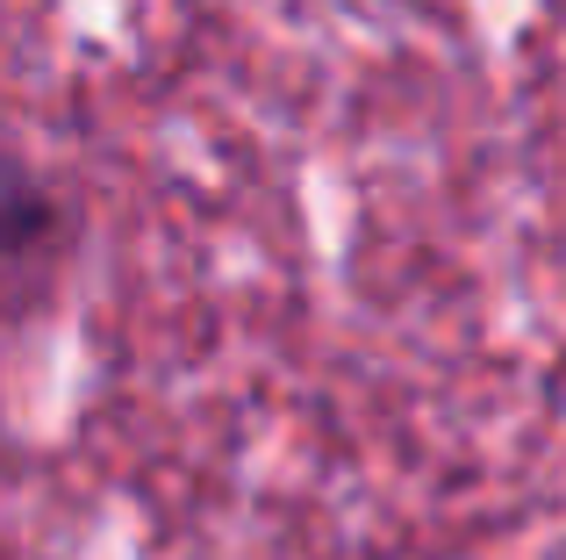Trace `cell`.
<instances>
[{
	"label": "cell",
	"instance_id": "1",
	"mask_svg": "<svg viewBox=\"0 0 566 560\" xmlns=\"http://www.w3.org/2000/svg\"><path fill=\"white\" fill-rule=\"evenodd\" d=\"M57 252H65V201L51 195V180L0 166V267H51Z\"/></svg>",
	"mask_w": 566,
	"mask_h": 560
}]
</instances>
